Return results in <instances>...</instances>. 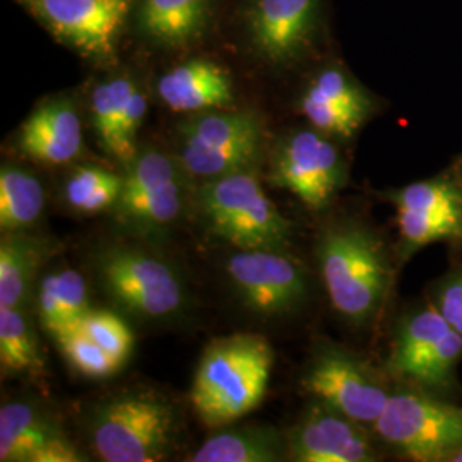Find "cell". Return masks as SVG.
<instances>
[{"label":"cell","mask_w":462,"mask_h":462,"mask_svg":"<svg viewBox=\"0 0 462 462\" xmlns=\"http://www.w3.org/2000/svg\"><path fill=\"white\" fill-rule=\"evenodd\" d=\"M273 364V347L261 336L216 339L199 362L190 391L199 418L217 429L252 413L267 393Z\"/></svg>","instance_id":"cell-1"},{"label":"cell","mask_w":462,"mask_h":462,"mask_svg":"<svg viewBox=\"0 0 462 462\" xmlns=\"http://www.w3.org/2000/svg\"><path fill=\"white\" fill-rule=\"evenodd\" d=\"M319 19L320 0H252L248 36L265 60L291 64L312 49Z\"/></svg>","instance_id":"cell-14"},{"label":"cell","mask_w":462,"mask_h":462,"mask_svg":"<svg viewBox=\"0 0 462 462\" xmlns=\"http://www.w3.org/2000/svg\"><path fill=\"white\" fill-rule=\"evenodd\" d=\"M271 180L322 211L346 182V165L329 135L317 129L288 134L274 151Z\"/></svg>","instance_id":"cell-10"},{"label":"cell","mask_w":462,"mask_h":462,"mask_svg":"<svg viewBox=\"0 0 462 462\" xmlns=\"http://www.w3.org/2000/svg\"><path fill=\"white\" fill-rule=\"evenodd\" d=\"M137 86L131 78L118 76L110 81L98 84L91 97L93 127L98 135L99 144L110 156L116 158L118 134L127 103Z\"/></svg>","instance_id":"cell-28"},{"label":"cell","mask_w":462,"mask_h":462,"mask_svg":"<svg viewBox=\"0 0 462 462\" xmlns=\"http://www.w3.org/2000/svg\"><path fill=\"white\" fill-rule=\"evenodd\" d=\"M288 459L370 462L377 459L364 425L315 401L288 435Z\"/></svg>","instance_id":"cell-16"},{"label":"cell","mask_w":462,"mask_h":462,"mask_svg":"<svg viewBox=\"0 0 462 462\" xmlns=\"http://www.w3.org/2000/svg\"><path fill=\"white\" fill-rule=\"evenodd\" d=\"M57 252L47 238L7 231L0 242V309H16L30 295L40 267Z\"/></svg>","instance_id":"cell-20"},{"label":"cell","mask_w":462,"mask_h":462,"mask_svg":"<svg viewBox=\"0 0 462 462\" xmlns=\"http://www.w3.org/2000/svg\"><path fill=\"white\" fill-rule=\"evenodd\" d=\"M263 120L252 110L199 114L180 127L179 163L202 180L248 170L261 152Z\"/></svg>","instance_id":"cell-5"},{"label":"cell","mask_w":462,"mask_h":462,"mask_svg":"<svg viewBox=\"0 0 462 462\" xmlns=\"http://www.w3.org/2000/svg\"><path fill=\"white\" fill-rule=\"evenodd\" d=\"M374 429L414 461H447L462 446V410L423 393L397 391L391 393Z\"/></svg>","instance_id":"cell-7"},{"label":"cell","mask_w":462,"mask_h":462,"mask_svg":"<svg viewBox=\"0 0 462 462\" xmlns=\"http://www.w3.org/2000/svg\"><path fill=\"white\" fill-rule=\"evenodd\" d=\"M81 329L116 362L125 364L133 351L134 334L118 315L106 310H91L86 315Z\"/></svg>","instance_id":"cell-31"},{"label":"cell","mask_w":462,"mask_h":462,"mask_svg":"<svg viewBox=\"0 0 462 462\" xmlns=\"http://www.w3.org/2000/svg\"><path fill=\"white\" fill-rule=\"evenodd\" d=\"M305 389L320 401L360 425L377 421L391 391L379 372L337 345H320L303 375Z\"/></svg>","instance_id":"cell-8"},{"label":"cell","mask_w":462,"mask_h":462,"mask_svg":"<svg viewBox=\"0 0 462 462\" xmlns=\"http://www.w3.org/2000/svg\"><path fill=\"white\" fill-rule=\"evenodd\" d=\"M461 355V334L431 305L402 319L389 368L414 385L444 393L454 382Z\"/></svg>","instance_id":"cell-9"},{"label":"cell","mask_w":462,"mask_h":462,"mask_svg":"<svg viewBox=\"0 0 462 462\" xmlns=\"http://www.w3.org/2000/svg\"><path fill=\"white\" fill-rule=\"evenodd\" d=\"M198 206L208 228L240 250H284L293 223L267 198L257 175L250 170L206 180L198 192Z\"/></svg>","instance_id":"cell-3"},{"label":"cell","mask_w":462,"mask_h":462,"mask_svg":"<svg viewBox=\"0 0 462 462\" xmlns=\"http://www.w3.org/2000/svg\"><path fill=\"white\" fill-rule=\"evenodd\" d=\"M209 0H141L139 28L160 45L183 47L206 30Z\"/></svg>","instance_id":"cell-23"},{"label":"cell","mask_w":462,"mask_h":462,"mask_svg":"<svg viewBox=\"0 0 462 462\" xmlns=\"http://www.w3.org/2000/svg\"><path fill=\"white\" fill-rule=\"evenodd\" d=\"M433 307L462 336V269L435 286Z\"/></svg>","instance_id":"cell-32"},{"label":"cell","mask_w":462,"mask_h":462,"mask_svg":"<svg viewBox=\"0 0 462 462\" xmlns=\"http://www.w3.org/2000/svg\"><path fill=\"white\" fill-rule=\"evenodd\" d=\"M70 365L86 377L103 379L114 375L122 366L120 362L97 345L83 329L76 330L57 341Z\"/></svg>","instance_id":"cell-30"},{"label":"cell","mask_w":462,"mask_h":462,"mask_svg":"<svg viewBox=\"0 0 462 462\" xmlns=\"http://www.w3.org/2000/svg\"><path fill=\"white\" fill-rule=\"evenodd\" d=\"M38 317L43 329L57 341L81 330L91 312L83 274L74 269H60L47 274L38 288Z\"/></svg>","instance_id":"cell-21"},{"label":"cell","mask_w":462,"mask_h":462,"mask_svg":"<svg viewBox=\"0 0 462 462\" xmlns=\"http://www.w3.org/2000/svg\"><path fill=\"white\" fill-rule=\"evenodd\" d=\"M0 461H86L62 429L28 402H5L0 410Z\"/></svg>","instance_id":"cell-17"},{"label":"cell","mask_w":462,"mask_h":462,"mask_svg":"<svg viewBox=\"0 0 462 462\" xmlns=\"http://www.w3.org/2000/svg\"><path fill=\"white\" fill-rule=\"evenodd\" d=\"M315 254L332 307L355 326L372 322L391 282L379 236L356 221L336 223L320 235Z\"/></svg>","instance_id":"cell-2"},{"label":"cell","mask_w":462,"mask_h":462,"mask_svg":"<svg viewBox=\"0 0 462 462\" xmlns=\"http://www.w3.org/2000/svg\"><path fill=\"white\" fill-rule=\"evenodd\" d=\"M0 364L4 372L38 374L40 347L28 315L16 309H0Z\"/></svg>","instance_id":"cell-25"},{"label":"cell","mask_w":462,"mask_h":462,"mask_svg":"<svg viewBox=\"0 0 462 462\" xmlns=\"http://www.w3.org/2000/svg\"><path fill=\"white\" fill-rule=\"evenodd\" d=\"M45 192L33 173L2 166L0 170V228L23 231L32 228L43 213Z\"/></svg>","instance_id":"cell-24"},{"label":"cell","mask_w":462,"mask_h":462,"mask_svg":"<svg viewBox=\"0 0 462 462\" xmlns=\"http://www.w3.org/2000/svg\"><path fill=\"white\" fill-rule=\"evenodd\" d=\"M105 291L129 314L163 319L185 303L180 276L163 259L127 245L105 247L97 257Z\"/></svg>","instance_id":"cell-6"},{"label":"cell","mask_w":462,"mask_h":462,"mask_svg":"<svg viewBox=\"0 0 462 462\" xmlns=\"http://www.w3.org/2000/svg\"><path fill=\"white\" fill-rule=\"evenodd\" d=\"M447 461L448 462H462V446L459 448H456L448 457H447Z\"/></svg>","instance_id":"cell-33"},{"label":"cell","mask_w":462,"mask_h":462,"mask_svg":"<svg viewBox=\"0 0 462 462\" xmlns=\"http://www.w3.org/2000/svg\"><path fill=\"white\" fill-rule=\"evenodd\" d=\"M47 30L84 55L108 60L133 0H17Z\"/></svg>","instance_id":"cell-13"},{"label":"cell","mask_w":462,"mask_h":462,"mask_svg":"<svg viewBox=\"0 0 462 462\" xmlns=\"http://www.w3.org/2000/svg\"><path fill=\"white\" fill-rule=\"evenodd\" d=\"M17 146L32 160L64 165L83 149V125L76 106L69 99H50L24 120Z\"/></svg>","instance_id":"cell-18"},{"label":"cell","mask_w":462,"mask_h":462,"mask_svg":"<svg viewBox=\"0 0 462 462\" xmlns=\"http://www.w3.org/2000/svg\"><path fill=\"white\" fill-rule=\"evenodd\" d=\"M124 187V177L99 166H78L67 179L66 199L79 213L114 209Z\"/></svg>","instance_id":"cell-27"},{"label":"cell","mask_w":462,"mask_h":462,"mask_svg":"<svg viewBox=\"0 0 462 462\" xmlns=\"http://www.w3.org/2000/svg\"><path fill=\"white\" fill-rule=\"evenodd\" d=\"M175 435L173 406L144 393L108 399L91 420V444L106 462L162 461L175 444Z\"/></svg>","instance_id":"cell-4"},{"label":"cell","mask_w":462,"mask_h":462,"mask_svg":"<svg viewBox=\"0 0 462 462\" xmlns=\"http://www.w3.org/2000/svg\"><path fill=\"white\" fill-rule=\"evenodd\" d=\"M300 112L329 137L347 141L375 112V101L346 69H320L300 97Z\"/></svg>","instance_id":"cell-15"},{"label":"cell","mask_w":462,"mask_h":462,"mask_svg":"<svg viewBox=\"0 0 462 462\" xmlns=\"http://www.w3.org/2000/svg\"><path fill=\"white\" fill-rule=\"evenodd\" d=\"M180 166L156 149L137 154L127 165L114 206L118 219L141 235H160L170 228L182 211Z\"/></svg>","instance_id":"cell-11"},{"label":"cell","mask_w":462,"mask_h":462,"mask_svg":"<svg viewBox=\"0 0 462 462\" xmlns=\"http://www.w3.org/2000/svg\"><path fill=\"white\" fill-rule=\"evenodd\" d=\"M158 95L173 112L202 114L228 106L233 101V83L225 67L194 59L162 76Z\"/></svg>","instance_id":"cell-19"},{"label":"cell","mask_w":462,"mask_h":462,"mask_svg":"<svg viewBox=\"0 0 462 462\" xmlns=\"http://www.w3.org/2000/svg\"><path fill=\"white\" fill-rule=\"evenodd\" d=\"M389 198L396 204V209L444 216L462 221V185L457 179L437 177L410 183L391 192Z\"/></svg>","instance_id":"cell-26"},{"label":"cell","mask_w":462,"mask_h":462,"mask_svg":"<svg viewBox=\"0 0 462 462\" xmlns=\"http://www.w3.org/2000/svg\"><path fill=\"white\" fill-rule=\"evenodd\" d=\"M288 459V437L271 425H247L209 437L189 461L278 462Z\"/></svg>","instance_id":"cell-22"},{"label":"cell","mask_w":462,"mask_h":462,"mask_svg":"<svg viewBox=\"0 0 462 462\" xmlns=\"http://www.w3.org/2000/svg\"><path fill=\"white\" fill-rule=\"evenodd\" d=\"M397 226L402 259H408L416 250L427 247L430 244L462 238V221L444 216L397 209Z\"/></svg>","instance_id":"cell-29"},{"label":"cell","mask_w":462,"mask_h":462,"mask_svg":"<svg viewBox=\"0 0 462 462\" xmlns=\"http://www.w3.org/2000/svg\"><path fill=\"white\" fill-rule=\"evenodd\" d=\"M457 180H459V182H461V185H462V168H461V170H459V175H457Z\"/></svg>","instance_id":"cell-34"},{"label":"cell","mask_w":462,"mask_h":462,"mask_svg":"<svg viewBox=\"0 0 462 462\" xmlns=\"http://www.w3.org/2000/svg\"><path fill=\"white\" fill-rule=\"evenodd\" d=\"M226 271L240 300L257 314H291L309 297L303 265L284 250L238 248L228 259Z\"/></svg>","instance_id":"cell-12"}]
</instances>
